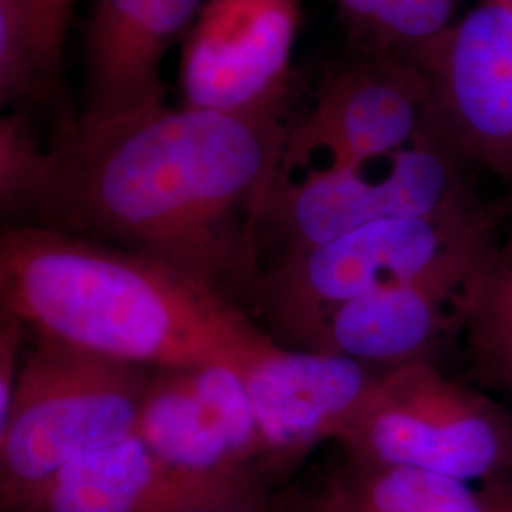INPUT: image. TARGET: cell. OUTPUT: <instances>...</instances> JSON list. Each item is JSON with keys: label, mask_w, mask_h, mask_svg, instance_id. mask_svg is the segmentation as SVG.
<instances>
[{"label": "cell", "mask_w": 512, "mask_h": 512, "mask_svg": "<svg viewBox=\"0 0 512 512\" xmlns=\"http://www.w3.org/2000/svg\"><path fill=\"white\" fill-rule=\"evenodd\" d=\"M302 93L258 112L164 105L105 124L69 116L48 139L29 224L147 256L224 294L256 272Z\"/></svg>", "instance_id": "1"}, {"label": "cell", "mask_w": 512, "mask_h": 512, "mask_svg": "<svg viewBox=\"0 0 512 512\" xmlns=\"http://www.w3.org/2000/svg\"><path fill=\"white\" fill-rule=\"evenodd\" d=\"M2 317L27 332L150 372L228 366L275 348L224 294L165 264L73 232L8 224Z\"/></svg>", "instance_id": "2"}, {"label": "cell", "mask_w": 512, "mask_h": 512, "mask_svg": "<svg viewBox=\"0 0 512 512\" xmlns=\"http://www.w3.org/2000/svg\"><path fill=\"white\" fill-rule=\"evenodd\" d=\"M0 420V507L74 459L135 435L154 372L29 332Z\"/></svg>", "instance_id": "3"}, {"label": "cell", "mask_w": 512, "mask_h": 512, "mask_svg": "<svg viewBox=\"0 0 512 512\" xmlns=\"http://www.w3.org/2000/svg\"><path fill=\"white\" fill-rule=\"evenodd\" d=\"M351 463L412 467L484 486L512 478V416L429 359L378 370L338 440Z\"/></svg>", "instance_id": "4"}, {"label": "cell", "mask_w": 512, "mask_h": 512, "mask_svg": "<svg viewBox=\"0 0 512 512\" xmlns=\"http://www.w3.org/2000/svg\"><path fill=\"white\" fill-rule=\"evenodd\" d=\"M507 205L476 194L435 215L368 224L327 243L287 251L264 283L277 321L304 344L330 311L385 285L494 243Z\"/></svg>", "instance_id": "5"}, {"label": "cell", "mask_w": 512, "mask_h": 512, "mask_svg": "<svg viewBox=\"0 0 512 512\" xmlns=\"http://www.w3.org/2000/svg\"><path fill=\"white\" fill-rule=\"evenodd\" d=\"M374 164L275 179L262 238L272 234L285 253L308 249L374 222L435 215L476 194L473 167L429 129L380 169Z\"/></svg>", "instance_id": "6"}, {"label": "cell", "mask_w": 512, "mask_h": 512, "mask_svg": "<svg viewBox=\"0 0 512 512\" xmlns=\"http://www.w3.org/2000/svg\"><path fill=\"white\" fill-rule=\"evenodd\" d=\"M427 122L429 86L410 57L346 46L298 110L277 179L385 160L412 145Z\"/></svg>", "instance_id": "7"}, {"label": "cell", "mask_w": 512, "mask_h": 512, "mask_svg": "<svg viewBox=\"0 0 512 512\" xmlns=\"http://www.w3.org/2000/svg\"><path fill=\"white\" fill-rule=\"evenodd\" d=\"M410 59L429 86L427 129L512 188V10L482 0Z\"/></svg>", "instance_id": "8"}, {"label": "cell", "mask_w": 512, "mask_h": 512, "mask_svg": "<svg viewBox=\"0 0 512 512\" xmlns=\"http://www.w3.org/2000/svg\"><path fill=\"white\" fill-rule=\"evenodd\" d=\"M302 0H207L183 40L181 105L258 112L304 92L293 54Z\"/></svg>", "instance_id": "9"}, {"label": "cell", "mask_w": 512, "mask_h": 512, "mask_svg": "<svg viewBox=\"0 0 512 512\" xmlns=\"http://www.w3.org/2000/svg\"><path fill=\"white\" fill-rule=\"evenodd\" d=\"M135 435L169 467L198 478L255 480L251 463L264 459L243 376L228 366L154 372Z\"/></svg>", "instance_id": "10"}, {"label": "cell", "mask_w": 512, "mask_h": 512, "mask_svg": "<svg viewBox=\"0 0 512 512\" xmlns=\"http://www.w3.org/2000/svg\"><path fill=\"white\" fill-rule=\"evenodd\" d=\"M207 0H90L84 29V124L165 105L162 65Z\"/></svg>", "instance_id": "11"}, {"label": "cell", "mask_w": 512, "mask_h": 512, "mask_svg": "<svg viewBox=\"0 0 512 512\" xmlns=\"http://www.w3.org/2000/svg\"><path fill=\"white\" fill-rule=\"evenodd\" d=\"M494 243L454 256L425 274L385 285L330 311L304 340L365 365L427 359L440 338L459 327V296Z\"/></svg>", "instance_id": "12"}, {"label": "cell", "mask_w": 512, "mask_h": 512, "mask_svg": "<svg viewBox=\"0 0 512 512\" xmlns=\"http://www.w3.org/2000/svg\"><path fill=\"white\" fill-rule=\"evenodd\" d=\"M378 372L329 351L275 346L243 374L266 458H300L340 440Z\"/></svg>", "instance_id": "13"}, {"label": "cell", "mask_w": 512, "mask_h": 512, "mask_svg": "<svg viewBox=\"0 0 512 512\" xmlns=\"http://www.w3.org/2000/svg\"><path fill=\"white\" fill-rule=\"evenodd\" d=\"M251 486L184 475L131 435L67 463L2 512H164Z\"/></svg>", "instance_id": "14"}, {"label": "cell", "mask_w": 512, "mask_h": 512, "mask_svg": "<svg viewBox=\"0 0 512 512\" xmlns=\"http://www.w3.org/2000/svg\"><path fill=\"white\" fill-rule=\"evenodd\" d=\"M492 249L459 296V327L478 384L512 391V188Z\"/></svg>", "instance_id": "15"}, {"label": "cell", "mask_w": 512, "mask_h": 512, "mask_svg": "<svg viewBox=\"0 0 512 512\" xmlns=\"http://www.w3.org/2000/svg\"><path fill=\"white\" fill-rule=\"evenodd\" d=\"M330 512H492L484 490L412 467L351 463L321 497Z\"/></svg>", "instance_id": "16"}, {"label": "cell", "mask_w": 512, "mask_h": 512, "mask_svg": "<svg viewBox=\"0 0 512 512\" xmlns=\"http://www.w3.org/2000/svg\"><path fill=\"white\" fill-rule=\"evenodd\" d=\"M348 46L412 57L456 19L458 0H334Z\"/></svg>", "instance_id": "17"}, {"label": "cell", "mask_w": 512, "mask_h": 512, "mask_svg": "<svg viewBox=\"0 0 512 512\" xmlns=\"http://www.w3.org/2000/svg\"><path fill=\"white\" fill-rule=\"evenodd\" d=\"M61 74L44 52L25 0H0V103L25 112L33 103L55 93Z\"/></svg>", "instance_id": "18"}, {"label": "cell", "mask_w": 512, "mask_h": 512, "mask_svg": "<svg viewBox=\"0 0 512 512\" xmlns=\"http://www.w3.org/2000/svg\"><path fill=\"white\" fill-rule=\"evenodd\" d=\"M48 167V141L27 112L0 120V209L12 224H29L37 211Z\"/></svg>", "instance_id": "19"}, {"label": "cell", "mask_w": 512, "mask_h": 512, "mask_svg": "<svg viewBox=\"0 0 512 512\" xmlns=\"http://www.w3.org/2000/svg\"><path fill=\"white\" fill-rule=\"evenodd\" d=\"M33 18L37 21L38 33L44 44V52L48 55L52 67L61 74L63 48L67 29L73 18L76 0H25Z\"/></svg>", "instance_id": "20"}, {"label": "cell", "mask_w": 512, "mask_h": 512, "mask_svg": "<svg viewBox=\"0 0 512 512\" xmlns=\"http://www.w3.org/2000/svg\"><path fill=\"white\" fill-rule=\"evenodd\" d=\"M164 512H270V509L266 505V499L260 492V488L251 486L238 492L184 503Z\"/></svg>", "instance_id": "21"}, {"label": "cell", "mask_w": 512, "mask_h": 512, "mask_svg": "<svg viewBox=\"0 0 512 512\" xmlns=\"http://www.w3.org/2000/svg\"><path fill=\"white\" fill-rule=\"evenodd\" d=\"M490 501L492 512H512V486L509 482L482 488Z\"/></svg>", "instance_id": "22"}, {"label": "cell", "mask_w": 512, "mask_h": 512, "mask_svg": "<svg viewBox=\"0 0 512 512\" xmlns=\"http://www.w3.org/2000/svg\"><path fill=\"white\" fill-rule=\"evenodd\" d=\"M313 512H330L329 509H327V507H325V503H323V501H321V499H319V501H317V505H315V509H313Z\"/></svg>", "instance_id": "23"}, {"label": "cell", "mask_w": 512, "mask_h": 512, "mask_svg": "<svg viewBox=\"0 0 512 512\" xmlns=\"http://www.w3.org/2000/svg\"><path fill=\"white\" fill-rule=\"evenodd\" d=\"M497 2H501L503 6H507L509 10H512V0H497Z\"/></svg>", "instance_id": "24"}, {"label": "cell", "mask_w": 512, "mask_h": 512, "mask_svg": "<svg viewBox=\"0 0 512 512\" xmlns=\"http://www.w3.org/2000/svg\"><path fill=\"white\" fill-rule=\"evenodd\" d=\"M509 484H511V486H512V478H511V480H509Z\"/></svg>", "instance_id": "25"}, {"label": "cell", "mask_w": 512, "mask_h": 512, "mask_svg": "<svg viewBox=\"0 0 512 512\" xmlns=\"http://www.w3.org/2000/svg\"><path fill=\"white\" fill-rule=\"evenodd\" d=\"M509 190H511V188H509Z\"/></svg>", "instance_id": "26"}]
</instances>
